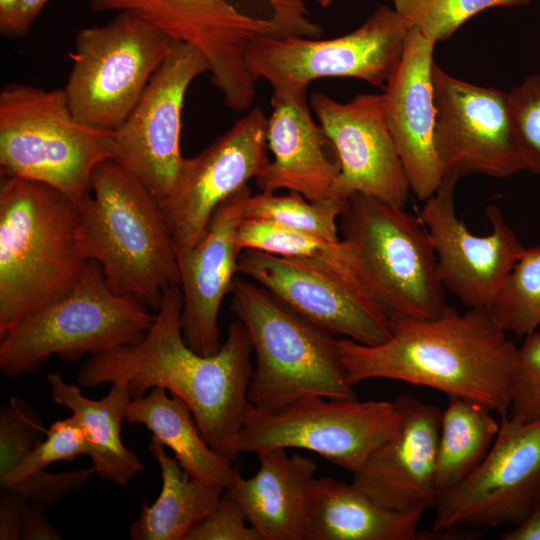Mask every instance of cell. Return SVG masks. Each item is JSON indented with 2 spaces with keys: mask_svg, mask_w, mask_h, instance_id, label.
<instances>
[{
  "mask_svg": "<svg viewBox=\"0 0 540 540\" xmlns=\"http://www.w3.org/2000/svg\"><path fill=\"white\" fill-rule=\"evenodd\" d=\"M532 0H392L393 8L434 42L449 39L466 21L493 7L526 6Z\"/></svg>",
  "mask_w": 540,
  "mask_h": 540,
  "instance_id": "obj_33",
  "label": "cell"
},
{
  "mask_svg": "<svg viewBox=\"0 0 540 540\" xmlns=\"http://www.w3.org/2000/svg\"><path fill=\"white\" fill-rule=\"evenodd\" d=\"M21 0H0V30L2 34L16 37Z\"/></svg>",
  "mask_w": 540,
  "mask_h": 540,
  "instance_id": "obj_43",
  "label": "cell"
},
{
  "mask_svg": "<svg viewBox=\"0 0 540 540\" xmlns=\"http://www.w3.org/2000/svg\"><path fill=\"white\" fill-rule=\"evenodd\" d=\"M310 107L339 162L331 197L361 193L405 208L410 186L387 126L382 94L348 102L311 94Z\"/></svg>",
  "mask_w": 540,
  "mask_h": 540,
  "instance_id": "obj_18",
  "label": "cell"
},
{
  "mask_svg": "<svg viewBox=\"0 0 540 540\" xmlns=\"http://www.w3.org/2000/svg\"><path fill=\"white\" fill-rule=\"evenodd\" d=\"M125 421L145 426L173 451L180 466L196 480L230 487L240 476L233 464L204 439L191 409L177 395L155 387L128 405Z\"/></svg>",
  "mask_w": 540,
  "mask_h": 540,
  "instance_id": "obj_27",
  "label": "cell"
},
{
  "mask_svg": "<svg viewBox=\"0 0 540 540\" xmlns=\"http://www.w3.org/2000/svg\"><path fill=\"white\" fill-rule=\"evenodd\" d=\"M338 226L356 255L370 299L388 321L441 314L445 288L419 215L355 193L344 200Z\"/></svg>",
  "mask_w": 540,
  "mask_h": 540,
  "instance_id": "obj_7",
  "label": "cell"
},
{
  "mask_svg": "<svg viewBox=\"0 0 540 540\" xmlns=\"http://www.w3.org/2000/svg\"><path fill=\"white\" fill-rule=\"evenodd\" d=\"M344 200L326 197L311 201L299 193L289 192L278 195L261 191L248 198L244 218L259 219L274 224L338 242L339 217L344 208Z\"/></svg>",
  "mask_w": 540,
  "mask_h": 540,
  "instance_id": "obj_31",
  "label": "cell"
},
{
  "mask_svg": "<svg viewBox=\"0 0 540 540\" xmlns=\"http://www.w3.org/2000/svg\"><path fill=\"white\" fill-rule=\"evenodd\" d=\"M47 381L52 402L69 409L86 428L94 446L89 457L95 474L125 486L144 471L138 455L123 444L120 436L132 400L126 381L113 382L108 394L99 400L85 397L77 385L66 382L59 373H49Z\"/></svg>",
  "mask_w": 540,
  "mask_h": 540,
  "instance_id": "obj_26",
  "label": "cell"
},
{
  "mask_svg": "<svg viewBox=\"0 0 540 540\" xmlns=\"http://www.w3.org/2000/svg\"><path fill=\"white\" fill-rule=\"evenodd\" d=\"M422 516L385 508L352 483L315 477L308 490L304 540L425 539L418 530Z\"/></svg>",
  "mask_w": 540,
  "mask_h": 540,
  "instance_id": "obj_25",
  "label": "cell"
},
{
  "mask_svg": "<svg viewBox=\"0 0 540 540\" xmlns=\"http://www.w3.org/2000/svg\"><path fill=\"white\" fill-rule=\"evenodd\" d=\"M458 180L444 176L419 217L429 233L443 287L467 308L489 310L525 246L497 205L486 208L491 232L473 234L455 212Z\"/></svg>",
  "mask_w": 540,
  "mask_h": 540,
  "instance_id": "obj_17",
  "label": "cell"
},
{
  "mask_svg": "<svg viewBox=\"0 0 540 540\" xmlns=\"http://www.w3.org/2000/svg\"><path fill=\"white\" fill-rule=\"evenodd\" d=\"M153 314L135 298L114 292L100 265L89 260L64 290L25 316L0 337V370L21 377L52 355L67 361L139 342Z\"/></svg>",
  "mask_w": 540,
  "mask_h": 540,
  "instance_id": "obj_6",
  "label": "cell"
},
{
  "mask_svg": "<svg viewBox=\"0 0 540 540\" xmlns=\"http://www.w3.org/2000/svg\"><path fill=\"white\" fill-rule=\"evenodd\" d=\"M398 425L394 401L309 397L273 409L252 408L241 428L238 450H310L353 474Z\"/></svg>",
  "mask_w": 540,
  "mask_h": 540,
  "instance_id": "obj_11",
  "label": "cell"
},
{
  "mask_svg": "<svg viewBox=\"0 0 540 540\" xmlns=\"http://www.w3.org/2000/svg\"><path fill=\"white\" fill-rule=\"evenodd\" d=\"M489 312L506 333L527 336L540 326V244L525 247Z\"/></svg>",
  "mask_w": 540,
  "mask_h": 540,
  "instance_id": "obj_32",
  "label": "cell"
},
{
  "mask_svg": "<svg viewBox=\"0 0 540 540\" xmlns=\"http://www.w3.org/2000/svg\"><path fill=\"white\" fill-rule=\"evenodd\" d=\"M93 448L86 428L74 415L58 420L50 425L45 437L14 470L0 480V488L9 487L30 473L44 470L53 462L71 461L79 455L90 456Z\"/></svg>",
  "mask_w": 540,
  "mask_h": 540,
  "instance_id": "obj_34",
  "label": "cell"
},
{
  "mask_svg": "<svg viewBox=\"0 0 540 540\" xmlns=\"http://www.w3.org/2000/svg\"><path fill=\"white\" fill-rule=\"evenodd\" d=\"M49 0H21L16 36H24L31 23Z\"/></svg>",
  "mask_w": 540,
  "mask_h": 540,
  "instance_id": "obj_44",
  "label": "cell"
},
{
  "mask_svg": "<svg viewBox=\"0 0 540 540\" xmlns=\"http://www.w3.org/2000/svg\"><path fill=\"white\" fill-rule=\"evenodd\" d=\"M185 540H262L239 503L225 489L213 511L196 524Z\"/></svg>",
  "mask_w": 540,
  "mask_h": 540,
  "instance_id": "obj_39",
  "label": "cell"
},
{
  "mask_svg": "<svg viewBox=\"0 0 540 540\" xmlns=\"http://www.w3.org/2000/svg\"><path fill=\"white\" fill-rule=\"evenodd\" d=\"M391 336L377 345L337 339L353 386L392 379L480 403L506 417L517 351L488 309L460 313L447 306L436 317L389 321Z\"/></svg>",
  "mask_w": 540,
  "mask_h": 540,
  "instance_id": "obj_2",
  "label": "cell"
},
{
  "mask_svg": "<svg viewBox=\"0 0 540 540\" xmlns=\"http://www.w3.org/2000/svg\"><path fill=\"white\" fill-rule=\"evenodd\" d=\"M256 455V473L247 479L239 476L226 490L262 540H304L307 496L316 462L299 453L288 455L283 448Z\"/></svg>",
  "mask_w": 540,
  "mask_h": 540,
  "instance_id": "obj_24",
  "label": "cell"
},
{
  "mask_svg": "<svg viewBox=\"0 0 540 540\" xmlns=\"http://www.w3.org/2000/svg\"><path fill=\"white\" fill-rule=\"evenodd\" d=\"M93 474H95L93 467L58 473L47 472L44 469L30 473L6 488L18 490L32 505L45 511L60 499L84 489L90 483Z\"/></svg>",
  "mask_w": 540,
  "mask_h": 540,
  "instance_id": "obj_38",
  "label": "cell"
},
{
  "mask_svg": "<svg viewBox=\"0 0 540 540\" xmlns=\"http://www.w3.org/2000/svg\"><path fill=\"white\" fill-rule=\"evenodd\" d=\"M434 46L411 26L401 61L382 93L387 126L410 190L422 201L437 191L443 179L434 146Z\"/></svg>",
  "mask_w": 540,
  "mask_h": 540,
  "instance_id": "obj_21",
  "label": "cell"
},
{
  "mask_svg": "<svg viewBox=\"0 0 540 540\" xmlns=\"http://www.w3.org/2000/svg\"><path fill=\"white\" fill-rule=\"evenodd\" d=\"M540 496V420L503 417L498 435L481 463L439 496L432 533L457 526L520 525Z\"/></svg>",
  "mask_w": 540,
  "mask_h": 540,
  "instance_id": "obj_13",
  "label": "cell"
},
{
  "mask_svg": "<svg viewBox=\"0 0 540 540\" xmlns=\"http://www.w3.org/2000/svg\"><path fill=\"white\" fill-rule=\"evenodd\" d=\"M508 108L524 170L540 176V75L508 92Z\"/></svg>",
  "mask_w": 540,
  "mask_h": 540,
  "instance_id": "obj_36",
  "label": "cell"
},
{
  "mask_svg": "<svg viewBox=\"0 0 540 540\" xmlns=\"http://www.w3.org/2000/svg\"><path fill=\"white\" fill-rule=\"evenodd\" d=\"M238 272L267 289L304 320L331 334L365 345L391 336L389 321L354 284L317 261L240 252Z\"/></svg>",
  "mask_w": 540,
  "mask_h": 540,
  "instance_id": "obj_16",
  "label": "cell"
},
{
  "mask_svg": "<svg viewBox=\"0 0 540 540\" xmlns=\"http://www.w3.org/2000/svg\"><path fill=\"white\" fill-rule=\"evenodd\" d=\"M148 448L159 465L162 487L152 505L142 501L139 516L129 525V536L132 540H185L213 511L226 488L193 479L158 438L152 436Z\"/></svg>",
  "mask_w": 540,
  "mask_h": 540,
  "instance_id": "obj_28",
  "label": "cell"
},
{
  "mask_svg": "<svg viewBox=\"0 0 540 540\" xmlns=\"http://www.w3.org/2000/svg\"><path fill=\"white\" fill-rule=\"evenodd\" d=\"M486 406L449 397L441 413L436 484L439 496L464 480L485 458L500 424Z\"/></svg>",
  "mask_w": 540,
  "mask_h": 540,
  "instance_id": "obj_29",
  "label": "cell"
},
{
  "mask_svg": "<svg viewBox=\"0 0 540 540\" xmlns=\"http://www.w3.org/2000/svg\"><path fill=\"white\" fill-rule=\"evenodd\" d=\"M394 402L399 412L395 434L353 473L352 484L385 508L424 514L439 499L436 464L442 411L411 396Z\"/></svg>",
  "mask_w": 540,
  "mask_h": 540,
  "instance_id": "obj_19",
  "label": "cell"
},
{
  "mask_svg": "<svg viewBox=\"0 0 540 540\" xmlns=\"http://www.w3.org/2000/svg\"><path fill=\"white\" fill-rule=\"evenodd\" d=\"M250 196L246 185L215 209L195 245L175 250L183 296V338L204 356L215 354L222 345L218 314L238 272L237 234Z\"/></svg>",
  "mask_w": 540,
  "mask_h": 540,
  "instance_id": "obj_20",
  "label": "cell"
},
{
  "mask_svg": "<svg viewBox=\"0 0 540 540\" xmlns=\"http://www.w3.org/2000/svg\"><path fill=\"white\" fill-rule=\"evenodd\" d=\"M410 27L393 7L380 5L359 27L338 37L255 39L245 60L250 72L272 88L307 90L321 78H355L384 88L401 61Z\"/></svg>",
  "mask_w": 540,
  "mask_h": 540,
  "instance_id": "obj_10",
  "label": "cell"
},
{
  "mask_svg": "<svg viewBox=\"0 0 540 540\" xmlns=\"http://www.w3.org/2000/svg\"><path fill=\"white\" fill-rule=\"evenodd\" d=\"M29 501V500H28ZM25 503L20 522L21 540H60L61 533L44 515L43 510Z\"/></svg>",
  "mask_w": 540,
  "mask_h": 540,
  "instance_id": "obj_41",
  "label": "cell"
},
{
  "mask_svg": "<svg viewBox=\"0 0 540 540\" xmlns=\"http://www.w3.org/2000/svg\"><path fill=\"white\" fill-rule=\"evenodd\" d=\"M237 246L240 252L254 249L283 257L317 261L354 284L370 299L356 255L351 245L342 238L338 242H331L269 221L243 217L238 228Z\"/></svg>",
  "mask_w": 540,
  "mask_h": 540,
  "instance_id": "obj_30",
  "label": "cell"
},
{
  "mask_svg": "<svg viewBox=\"0 0 540 540\" xmlns=\"http://www.w3.org/2000/svg\"><path fill=\"white\" fill-rule=\"evenodd\" d=\"M271 113L267 118V146L272 153L264 172L256 178L261 191L285 189L311 201L331 197L339 174L337 159L329 157L331 146L311 114L307 90L272 88Z\"/></svg>",
  "mask_w": 540,
  "mask_h": 540,
  "instance_id": "obj_23",
  "label": "cell"
},
{
  "mask_svg": "<svg viewBox=\"0 0 540 540\" xmlns=\"http://www.w3.org/2000/svg\"><path fill=\"white\" fill-rule=\"evenodd\" d=\"M109 159L111 131L77 120L63 89L2 88L1 173L44 183L79 205L91 192L94 169Z\"/></svg>",
  "mask_w": 540,
  "mask_h": 540,
  "instance_id": "obj_8",
  "label": "cell"
},
{
  "mask_svg": "<svg viewBox=\"0 0 540 540\" xmlns=\"http://www.w3.org/2000/svg\"><path fill=\"white\" fill-rule=\"evenodd\" d=\"M434 146L443 177H510L525 171L512 127L508 92L453 77L435 62Z\"/></svg>",
  "mask_w": 540,
  "mask_h": 540,
  "instance_id": "obj_14",
  "label": "cell"
},
{
  "mask_svg": "<svg viewBox=\"0 0 540 540\" xmlns=\"http://www.w3.org/2000/svg\"><path fill=\"white\" fill-rule=\"evenodd\" d=\"M177 42L130 11H120L105 25L80 30L63 88L75 118L113 131L133 110Z\"/></svg>",
  "mask_w": 540,
  "mask_h": 540,
  "instance_id": "obj_9",
  "label": "cell"
},
{
  "mask_svg": "<svg viewBox=\"0 0 540 540\" xmlns=\"http://www.w3.org/2000/svg\"><path fill=\"white\" fill-rule=\"evenodd\" d=\"M274 0H88L93 11H130L179 42L197 48L210 65L237 57L262 33Z\"/></svg>",
  "mask_w": 540,
  "mask_h": 540,
  "instance_id": "obj_22",
  "label": "cell"
},
{
  "mask_svg": "<svg viewBox=\"0 0 540 540\" xmlns=\"http://www.w3.org/2000/svg\"><path fill=\"white\" fill-rule=\"evenodd\" d=\"M89 258L110 288L157 311L163 290L180 285L175 245L160 201L128 170L106 160L79 204Z\"/></svg>",
  "mask_w": 540,
  "mask_h": 540,
  "instance_id": "obj_4",
  "label": "cell"
},
{
  "mask_svg": "<svg viewBox=\"0 0 540 540\" xmlns=\"http://www.w3.org/2000/svg\"><path fill=\"white\" fill-rule=\"evenodd\" d=\"M231 310L255 354L248 400L278 408L309 397L357 399L333 335L294 313L256 282L235 277Z\"/></svg>",
  "mask_w": 540,
  "mask_h": 540,
  "instance_id": "obj_5",
  "label": "cell"
},
{
  "mask_svg": "<svg viewBox=\"0 0 540 540\" xmlns=\"http://www.w3.org/2000/svg\"><path fill=\"white\" fill-rule=\"evenodd\" d=\"M320 6L322 7H328L330 6L335 0H317Z\"/></svg>",
  "mask_w": 540,
  "mask_h": 540,
  "instance_id": "obj_45",
  "label": "cell"
},
{
  "mask_svg": "<svg viewBox=\"0 0 540 540\" xmlns=\"http://www.w3.org/2000/svg\"><path fill=\"white\" fill-rule=\"evenodd\" d=\"M182 308L180 285L166 287L144 337L88 356L77 381L89 388L124 380L132 399L164 388L186 402L209 446L234 464L241 428L253 408L247 396L253 373L251 340L236 320L218 352L201 355L183 338Z\"/></svg>",
  "mask_w": 540,
  "mask_h": 540,
  "instance_id": "obj_1",
  "label": "cell"
},
{
  "mask_svg": "<svg viewBox=\"0 0 540 540\" xmlns=\"http://www.w3.org/2000/svg\"><path fill=\"white\" fill-rule=\"evenodd\" d=\"M89 260L79 205L44 183L2 173L0 337L68 287Z\"/></svg>",
  "mask_w": 540,
  "mask_h": 540,
  "instance_id": "obj_3",
  "label": "cell"
},
{
  "mask_svg": "<svg viewBox=\"0 0 540 540\" xmlns=\"http://www.w3.org/2000/svg\"><path fill=\"white\" fill-rule=\"evenodd\" d=\"M508 418L518 423L540 420V330L517 348L510 376Z\"/></svg>",
  "mask_w": 540,
  "mask_h": 540,
  "instance_id": "obj_37",
  "label": "cell"
},
{
  "mask_svg": "<svg viewBox=\"0 0 540 540\" xmlns=\"http://www.w3.org/2000/svg\"><path fill=\"white\" fill-rule=\"evenodd\" d=\"M46 430L27 401L13 397L0 409V480L41 441Z\"/></svg>",
  "mask_w": 540,
  "mask_h": 540,
  "instance_id": "obj_35",
  "label": "cell"
},
{
  "mask_svg": "<svg viewBox=\"0 0 540 540\" xmlns=\"http://www.w3.org/2000/svg\"><path fill=\"white\" fill-rule=\"evenodd\" d=\"M267 118L251 108L224 134L194 157H184L175 185L161 202L175 250L195 245L215 209L270 162Z\"/></svg>",
  "mask_w": 540,
  "mask_h": 540,
  "instance_id": "obj_15",
  "label": "cell"
},
{
  "mask_svg": "<svg viewBox=\"0 0 540 540\" xmlns=\"http://www.w3.org/2000/svg\"><path fill=\"white\" fill-rule=\"evenodd\" d=\"M503 540H540V496L527 518L514 529L501 535Z\"/></svg>",
  "mask_w": 540,
  "mask_h": 540,
  "instance_id": "obj_42",
  "label": "cell"
},
{
  "mask_svg": "<svg viewBox=\"0 0 540 540\" xmlns=\"http://www.w3.org/2000/svg\"><path fill=\"white\" fill-rule=\"evenodd\" d=\"M204 72H209L205 56L178 41L133 110L111 131L112 160L134 175L160 203L172 191L184 158L180 142L186 92Z\"/></svg>",
  "mask_w": 540,
  "mask_h": 540,
  "instance_id": "obj_12",
  "label": "cell"
},
{
  "mask_svg": "<svg viewBox=\"0 0 540 540\" xmlns=\"http://www.w3.org/2000/svg\"><path fill=\"white\" fill-rule=\"evenodd\" d=\"M28 498L11 488L1 489L0 540H19L22 509Z\"/></svg>",
  "mask_w": 540,
  "mask_h": 540,
  "instance_id": "obj_40",
  "label": "cell"
}]
</instances>
